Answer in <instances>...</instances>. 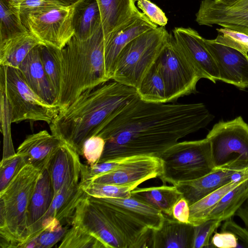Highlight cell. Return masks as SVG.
Returning <instances> with one entry per match:
<instances>
[{
  "label": "cell",
  "instance_id": "1",
  "mask_svg": "<svg viewBox=\"0 0 248 248\" xmlns=\"http://www.w3.org/2000/svg\"><path fill=\"white\" fill-rule=\"evenodd\" d=\"M214 118L203 103H154L138 97L97 135L105 141L98 163L136 155L158 157L181 138L206 127Z\"/></svg>",
  "mask_w": 248,
  "mask_h": 248
},
{
  "label": "cell",
  "instance_id": "2",
  "mask_svg": "<svg viewBox=\"0 0 248 248\" xmlns=\"http://www.w3.org/2000/svg\"><path fill=\"white\" fill-rule=\"evenodd\" d=\"M108 81L83 93L49 124L51 134L79 155H83L87 140L97 135L115 114L139 97L135 88Z\"/></svg>",
  "mask_w": 248,
  "mask_h": 248
},
{
  "label": "cell",
  "instance_id": "3",
  "mask_svg": "<svg viewBox=\"0 0 248 248\" xmlns=\"http://www.w3.org/2000/svg\"><path fill=\"white\" fill-rule=\"evenodd\" d=\"M60 77V90L56 102L61 111L83 93L109 81L105 69L104 35L100 26L89 38L73 36L61 49L54 48Z\"/></svg>",
  "mask_w": 248,
  "mask_h": 248
},
{
  "label": "cell",
  "instance_id": "4",
  "mask_svg": "<svg viewBox=\"0 0 248 248\" xmlns=\"http://www.w3.org/2000/svg\"><path fill=\"white\" fill-rule=\"evenodd\" d=\"M42 171L24 165L7 186L0 191V246L20 248L28 232L29 207Z\"/></svg>",
  "mask_w": 248,
  "mask_h": 248
},
{
  "label": "cell",
  "instance_id": "5",
  "mask_svg": "<svg viewBox=\"0 0 248 248\" xmlns=\"http://www.w3.org/2000/svg\"><path fill=\"white\" fill-rule=\"evenodd\" d=\"M170 35L165 27L160 26L131 41L119 54L111 80L136 89L156 62Z\"/></svg>",
  "mask_w": 248,
  "mask_h": 248
},
{
  "label": "cell",
  "instance_id": "6",
  "mask_svg": "<svg viewBox=\"0 0 248 248\" xmlns=\"http://www.w3.org/2000/svg\"><path fill=\"white\" fill-rule=\"evenodd\" d=\"M162 171L158 177L172 185L198 179L214 169L211 144L207 138L178 142L158 156Z\"/></svg>",
  "mask_w": 248,
  "mask_h": 248
},
{
  "label": "cell",
  "instance_id": "7",
  "mask_svg": "<svg viewBox=\"0 0 248 248\" xmlns=\"http://www.w3.org/2000/svg\"><path fill=\"white\" fill-rule=\"evenodd\" d=\"M0 89L8 100L12 123L30 120L49 125L61 111L58 106L47 103L29 87L18 68L0 65Z\"/></svg>",
  "mask_w": 248,
  "mask_h": 248
},
{
  "label": "cell",
  "instance_id": "8",
  "mask_svg": "<svg viewBox=\"0 0 248 248\" xmlns=\"http://www.w3.org/2000/svg\"><path fill=\"white\" fill-rule=\"evenodd\" d=\"M206 138L215 168L233 164L248 168V124L241 116L216 123Z\"/></svg>",
  "mask_w": 248,
  "mask_h": 248
},
{
  "label": "cell",
  "instance_id": "9",
  "mask_svg": "<svg viewBox=\"0 0 248 248\" xmlns=\"http://www.w3.org/2000/svg\"><path fill=\"white\" fill-rule=\"evenodd\" d=\"M156 62L163 78L167 103L197 92L202 78L178 49L171 34Z\"/></svg>",
  "mask_w": 248,
  "mask_h": 248
},
{
  "label": "cell",
  "instance_id": "10",
  "mask_svg": "<svg viewBox=\"0 0 248 248\" xmlns=\"http://www.w3.org/2000/svg\"><path fill=\"white\" fill-rule=\"evenodd\" d=\"M73 5H62L21 18L28 31L43 44L61 49L74 36Z\"/></svg>",
  "mask_w": 248,
  "mask_h": 248
},
{
  "label": "cell",
  "instance_id": "11",
  "mask_svg": "<svg viewBox=\"0 0 248 248\" xmlns=\"http://www.w3.org/2000/svg\"><path fill=\"white\" fill-rule=\"evenodd\" d=\"M72 225L95 237L105 248H126L123 235L102 206L85 193L77 205Z\"/></svg>",
  "mask_w": 248,
  "mask_h": 248
},
{
  "label": "cell",
  "instance_id": "12",
  "mask_svg": "<svg viewBox=\"0 0 248 248\" xmlns=\"http://www.w3.org/2000/svg\"><path fill=\"white\" fill-rule=\"evenodd\" d=\"M162 171V163L159 157L136 155L125 157L115 170L86 182L138 186L158 177Z\"/></svg>",
  "mask_w": 248,
  "mask_h": 248
},
{
  "label": "cell",
  "instance_id": "13",
  "mask_svg": "<svg viewBox=\"0 0 248 248\" xmlns=\"http://www.w3.org/2000/svg\"><path fill=\"white\" fill-rule=\"evenodd\" d=\"M172 32L176 46L201 78L214 83L219 80L218 67L204 44L203 37L190 27H176Z\"/></svg>",
  "mask_w": 248,
  "mask_h": 248
},
{
  "label": "cell",
  "instance_id": "14",
  "mask_svg": "<svg viewBox=\"0 0 248 248\" xmlns=\"http://www.w3.org/2000/svg\"><path fill=\"white\" fill-rule=\"evenodd\" d=\"M248 177V168L233 164L215 168L198 179L180 182L175 186L189 205L232 182L241 181Z\"/></svg>",
  "mask_w": 248,
  "mask_h": 248
},
{
  "label": "cell",
  "instance_id": "15",
  "mask_svg": "<svg viewBox=\"0 0 248 248\" xmlns=\"http://www.w3.org/2000/svg\"><path fill=\"white\" fill-rule=\"evenodd\" d=\"M204 44L214 58L219 80L240 89L248 87V54L229 46L203 38Z\"/></svg>",
  "mask_w": 248,
  "mask_h": 248
},
{
  "label": "cell",
  "instance_id": "16",
  "mask_svg": "<svg viewBox=\"0 0 248 248\" xmlns=\"http://www.w3.org/2000/svg\"><path fill=\"white\" fill-rule=\"evenodd\" d=\"M147 17L135 18L104 37V58L106 75L110 80L116 59L122 50L142 34L157 28Z\"/></svg>",
  "mask_w": 248,
  "mask_h": 248
},
{
  "label": "cell",
  "instance_id": "17",
  "mask_svg": "<svg viewBox=\"0 0 248 248\" xmlns=\"http://www.w3.org/2000/svg\"><path fill=\"white\" fill-rule=\"evenodd\" d=\"M79 183L80 179H69L64 183L54 195L50 208L36 224L29 240L35 237L43 226L54 218L62 224L67 223L70 225L77 205L85 194Z\"/></svg>",
  "mask_w": 248,
  "mask_h": 248
},
{
  "label": "cell",
  "instance_id": "18",
  "mask_svg": "<svg viewBox=\"0 0 248 248\" xmlns=\"http://www.w3.org/2000/svg\"><path fill=\"white\" fill-rule=\"evenodd\" d=\"M200 25H219L248 35V10H235L214 0H202L196 14Z\"/></svg>",
  "mask_w": 248,
  "mask_h": 248
},
{
  "label": "cell",
  "instance_id": "19",
  "mask_svg": "<svg viewBox=\"0 0 248 248\" xmlns=\"http://www.w3.org/2000/svg\"><path fill=\"white\" fill-rule=\"evenodd\" d=\"M64 142L46 130L28 136L17 149L16 153L30 164L43 171L58 149Z\"/></svg>",
  "mask_w": 248,
  "mask_h": 248
},
{
  "label": "cell",
  "instance_id": "20",
  "mask_svg": "<svg viewBox=\"0 0 248 248\" xmlns=\"http://www.w3.org/2000/svg\"><path fill=\"white\" fill-rule=\"evenodd\" d=\"M91 197L101 204L121 232L124 239L126 248H147L146 245L149 241L152 230L114 205L100 198Z\"/></svg>",
  "mask_w": 248,
  "mask_h": 248
},
{
  "label": "cell",
  "instance_id": "21",
  "mask_svg": "<svg viewBox=\"0 0 248 248\" xmlns=\"http://www.w3.org/2000/svg\"><path fill=\"white\" fill-rule=\"evenodd\" d=\"M164 215V219L162 226L158 230H151L149 247L192 248L194 226L189 223L179 222Z\"/></svg>",
  "mask_w": 248,
  "mask_h": 248
},
{
  "label": "cell",
  "instance_id": "22",
  "mask_svg": "<svg viewBox=\"0 0 248 248\" xmlns=\"http://www.w3.org/2000/svg\"><path fill=\"white\" fill-rule=\"evenodd\" d=\"M39 46L28 54L18 69L29 87L40 97L49 104L55 105L56 95L43 66Z\"/></svg>",
  "mask_w": 248,
  "mask_h": 248
},
{
  "label": "cell",
  "instance_id": "23",
  "mask_svg": "<svg viewBox=\"0 0 248 248\" xmlns=\"http://www.w3.org/2000/svg\"><path fill=\"white\" fill-rule=\"evenodd\" d=\"M81 164L79 155L73 148L65 143L60 146L47 168L54 195L68 180L80 179Z\"/></svg>",
  "mask_w": 248,
  "mask_h": 248
},
{
  "label": "cell",
  "instance_id": "24",
  "mask_svg": "<svg viewBox=\"0 0 248 248\" xmlns=\"http://www.w3.org/2000/svg\"><path fill=\"white\" fill-rule=\"evenodd\" d=\"M101 13L104 37L130 20L146 16L135 0H96Z\"/></svg>",
  "mask_w": 248,
  "mask_h": 248
},
{
  "label": "cell",
  "instance_id": "25",
  "mask_svg": "<svg viewBox=\"0 0 248 248\" xmlns=\"http://www.w3.org/2000/svg\"><path fill=\"white\" fill-rule=\"evenodd\" d=\"M54 195L50 176L47 168L42 171L31 197L29 207L28 235L24 243L30 239L36 224L48 210Z\"/></svg>",
  "mask_w": 248,
  "mask_h": 248
},
{
  "label": "cell",
  "instance_id": "26",
  "mask_svg": "<svg viewBox=\"0 0 248 248\" xmlns=\"http://www.w3.org/2000/svg\"><path fill=\"white\" fill-rule=\"evenodd\" d=\"M73 5L74 36L80 40L87 39L102 25L98 3L96 0H79Z\"/></svg>",
  "mask_w": 248,
  "mask_h": 248
},
{
  "label": "cell",
  "instance_id": "27",
  "mask_svg": "<svg viewBox=\"0 0 248 248\" xmlns=\"http://www.w3.org/2000/svg\"><path fill=\"white\" fill-rule=\"evenodd\" d=\"M130 197L171 217L172 207L183 197V195L175 186L163 184L161 186L145 188L137 187L131 191Z\"/></svg>",
  "mask_w": 248,
  "mask_h": 248
},
{
  "label": "cell",
  "instance_id": "28",
  "mask_svg": "<svg viewBox=\"0 0 248 248\" xmlns=\"http://www.w3.org/2000/svg\"><path fill=\"white\" fill-rule=\"evenodd\" d=\"M100 199L114 205L151 230H158L163 224L164 214L131 197Z\"/></svg>",
  "mask_w": 248,
  "mask_h": 248
},
{
  "label": "cell",
  "instance_id": "29",
  "mask_svg": "<svg viewBox=\"0 0 248 248\" xmlns=\"http://www.w3.org/2000/svg\"><path fill=\"white\" fill-rule=\"evenodd\" d=\"M42 44L29 31L0 43V65L18 68L28 54Z\"/></svg>",
  "mask_w": 248,
  "mask_h": 248
},
{
  "label": "cell",
  "instance_id": "30",
  "mask_svg": "<svg viewBox=\"0 0 248 248\" xmlns=\"http://www.w3.org/2000/svg\"><path fill=\"white\" fill-rule=\"evenodd\" d=\"M19 6L0 0V43L28 32L22 21Z\"/></svg>",
  "mask_w": 248,
  "mask_h": 248
},
{
  "label": "cell",
  "instance_id": "31",
  "mask_svg": "<svg viewBox=\"0 0 248 248\" xmlns=\"http://www.w3.org/2000/svg\"><path fill=\"white\" fill-rule=\"evenodd\" d=\"M248 199V177L229 191L217 203L207 220L221 221L232 217L238 208Z\"/></svg>",
  "mask_w": 248,
  "mask_h": 248
},
{
  "label": "cell",
  "instance_id": "32",
  "mask_svg": "<svg viewBox=\"0 0 248 248\" xmlns=\"http://www.w3.org/2000/svg\"><path fill=\"white\" fill-rule=\"evenodd\" d=\"M136 89L140 98L143 101L154 103H167L163 78L156 62Z\"/></svg>",
  "mask_w": 248,
  "mask_h": 248
},
{
  "label": "cell",
  "instance_id": "33",
  "mask_svg": "<svg viewBox=\"0 0 248 248\" xmlns=\"http://www.w3.org/2000/svg\"><path fill=\"white\" fill-rule=\"evenodd\" d=\"M244 180L230 182L190 205L189 223L196 226L207 220L209 214L220 200Z\"/></svg>",
  "mask_w": 248,
  "mask_h": 248
},
{
  "label": "cell",
  "instance_id": "34",
  "mask_svg": "<svg viewBox=\"0 0 248 248\" xmlns=\"http://www.w3.org/2000/svg\"><path fill=\"white\" fill-rule=\"evenodd\" d=\"M81 188L89 196L99 198H127L138 186L79 183Z\"/></svg>",
  "mask_w": 248,
  "mask_h": 248
},
{
  "label": "cell",
  "instance_id": "35",
  "mask_svg": "<svg viewBox=\"0 0 248 248\" xmlns=\"http://www.w3.org/2000/svg\"><path fill=\"white\" fill-rule=\"evenodd\" d=\"M59 248H105L95 237L72 225L61 240Z\"/></svg>",
  "mask_w": 248,
  "mask_h": 248
},
{
  "label": "cell",
  "instance_id": "36",
  "mask_svg": "<svg viewBox=\"0 0 248 248\" xmlns=\"http://www.w3.org/2000/svg\"><path fill=\"white\" fill-rule=\"evenodd\" d=\"M0 118L1 131L3 135V151L2 159H4L15 155V151L12 143L10 132V124L12 116L10 107L5 92L0 89Z\"/></svg>",
  "mask_w": 248,
  "mask_h": 248
},
{
  "label": "cell",
  "instance_id": "37",
  "mask_svg": "<svg viewBox=\"0 0 248 248\" xmlns=\"http://www.w3.org/2000/svg\"><path fill=\"white\" fill-rule=\"evenodd\" d=\"M39 49L41 61L55 92L56 102L60 90V77L56 62L54 48L42 44L39 45Z\"/></svg>",
  "mask_w": 248,
  "mask_h": 248
},
{
  "label": "cell",
  "instance_id": "38",
  "mask_svg": "<svg viewBox=\"0 0 248 248\" xmlns=\"http://www.w3.org/2000/svg\"><path fill=\"white\" fill-rule=\"evenodd\" d=\"M221 222L219 220L208 219L194 226L192 248H208L213 233L221 226Z\"/></svg>",
  "mask_w": 248,
  "mask_h": 248
},
{
  "label": "cell",
  "instance_id": "39",
  "mask_svg": "<svg viewBox=\"0 0 248 248\" xmlns=\"http://www.w3.org/2000/svg\"><path fill=\"white\" fill-rule=\"evenodd\" d=\"M26 164L23 157L16 153L14 155L1 159L0 164V191L7 186Z\"/></svg>",
  "mask_w": 248,
  "mask_h": 248
},
{
  "label": "cell",
  "instance_id": "40",
  "mask_svg": "<svg viewBox=\"0 0 248 248\" xmlns=\"http://www.w3.org/2000/svg\"><path fill=\"white\" fill-rule=\"evenodd\" d=\"M69 224L62 225L57 228L43 230L35 237L37 248H50L64 237L70 227Z\"/></svg>",
  "mask_w": 248,
  "mask_h": 248
},
{
  "label": "cell",
  "instance_id": "41",
  "mask_svg": "<svg viewBox=\"0 0 248 248\" xmlns=\"http://www.w3.org/2000/svg\"><path fill=\"white\" fill-rule=\"evenodd\" d=\"M62 5H66L58 0H25L19 6L21 18L36 15Z\"/></svg>",
  "mask_w": 248,
  "mask_h": 248
},
{
  "label": "cell",
  "instance_id": "42",
  "mask_svg": "<svg viewBox=\"0 0 248 248\" xmlns=\"http://www.w3.org/2000/svg\"><path fill=\"white\" fill-rule=\"evenodd\" d=\"M105 146L104 139L99 135L94 136L85 142L83 155L89 165L97 164L103 154Z\"/></svg>",
  "mask_w": 248,
  "mask_h": 248
},
{
  "label": "cell",
  "instance_id": "43",
  "mask_svg": "<svg viewBox=\"0 0 248 248\" xmlns=\"http://www.w3.org/2000/svg\"><path fill=\"white\" fill-rule=\"evenodd\" d=\"M138 8L153 23L160 27H165L168 19L164 12L156 5L149 0H136Z\"/></svg>",
  "mask_w": 248,
  "mask_h": 248
},
{
  "label": "cell",
  "instance_id": "44",
  "mask_svg": "<svg viewBox=\"0 0 248 248\" xmlns=\"http://www.w3.org/2000/svg\"><path fill=\"white\" fill-rule=\"evenodd\" d=\"M221 231L231 232L235 237L237 241V248H248V229L236 224L232 217L224 220L221 227Z\"/></svg>",
  "mask_w": 248,
  "mask_h": 248
},
{
  "label": "cell",
  "instance_id": "45",
  "mask_svg": "<svg viewBox=\"0 0 248 248\" xmlns=\"http://www.w3.org/2000/svg\"><path fill=\"white\" fill-rule=\"evenodd\" d=\"M237 241L235 237L231 232H215L212 236L209 248H237Z\"/></svg>",
  "mask_w": 248,
  "mask_h": 248
},
{
  "label": "cell",
  "instance_id": "46",
  "mask_svg": "<svg viewBox=\"0 0 248 248\" xmlns=\"http://www.w3.org/2000/svg\"><path fill=\"white\" fill-rule=\"evenodd\" d=\"M189 205L187 201L182 197L173 205L171 217L183 223H189Z\"/></svg>",
  "mask_w": 248,
  "mask_h": 248
},
{
  "label": "cell",
  "instance_id": "47",
  "mask_svg": "<svg viewBox=\"0 0 248 248\" xmlns=\"http://www.w3.org/2000/svg\"><path fill=\"white\" fill-rule=\"evenodd\" d=\"M234 215L242 219L248 229V199L238 208Z\"/></svg>",
  "mask_w": 248,
  "mask_h": 248
},
{
  "label": "cell",
  "instance_id": "48",
  "mask_svg": "<svg viewBox=\"0 0 248 248\" xmlns=\"http://www.w3.org/2000/svg\"><path fill=\"white\" fill-rule=\"evenodd\" d=\"M215 2L230 7L238 0H214Z\"/></svg>",
  "mask_w": 248,
  "mask_h": 248
},
{
  "label": "cell",
  "instance_id": "49",
  "mask_svg": "<svg viewBox=\"0 0 248 248\" xmlns=\"http://www.w3.org/2000/svg\"><path fill=\"white\" fill-rule=\"evenodd\" d=\"M66 5H71L74 4L79 0H58Z\"/></svg>",
  "mask_w": 248,
  "mask_h": 248
},
{
  "label": "cell",
  "instance_id": "50",
  "mask_svg": "<svg viewBox=\"0 0 248 248\" xmlns=\"http://www.w3.org/2000/svg\"><path fill=\"white\" fill-rule=\"evenodd\" d=\"M7 0L15 5L20 6V4L25 0Z\"/></svg>",
  "mask_w": 248,
  "mask_h": 248
},
{
  "label": "cell",
  "instance_id": "51",
  "mask_svg": "<svg viewBox=\"0 0 248 248\" xmlns=\"http://www.w3.org/2000/svg\"><path fill=\"white\" fill-rule=\"evenodd\" d=\"M135 1L136 2V0H135Z\"/></svg>",
  "mask_w": 248,
  "mask_h": 248
}]
</instances>
